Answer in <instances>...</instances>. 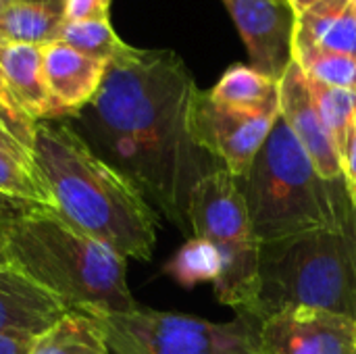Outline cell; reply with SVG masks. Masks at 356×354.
<instances>
[{
  "instance_id": "obj_1",
  "label": "cell",
  "mask_w": 356,
  "mask_h": 354,
  "mask_svg": "<svg viewBox=\"0 0 356 354\" xmlns=\"http://www.w3.org/2000/svg\"><path fill=\"white\" fill-rule=\"evenodd\" d=\"M196 92L192 73L175 52L127 46L108 63L90 104L108 163L181 232L190 230L188 207L196 184L223 169L190 134Z\"/></svg>"
},
{
  "instance_id": "obj_2",
  "label": "cell",
  "mask_w": 356,
  "mask_h": 354,
  "mask_svg": "<svg viewBox=\"0 0 356 354\" xmlns=\"http://www.w3.org/2000/svg\"><path fill=\"white\" fill-rule=\"evenodd\" d=\"M33 161L50 190L54 211L73 227L111 246L123 259L150 261L156 213L136 184L67 123L35 125Z\"/></svg>"
},
{
  "instance_id": "obj_3",
  "label": "cell",
  "mask_w": 356,
  "mask_h": 354,
  "mask_svg": "<svg viewBox=\"0 0 356 354\" xmlns=\"http://www.w3.org/2000/svg\"><path fill=\"white\" fill-rule=\"evenodd\" d=\"M10 263L69 311L83 315L138 309L125 280L127 265L111 246L73 227L50 207H29L0 223Z\"/></svg>"
},
{
  "instance_id": "obj_4",
  "label": "cell",
  "mask_w": 356,
  "mask_h": 354,
  "mask_svg": "<svg viewBox=\"0 0 356 354\" xmlns=\"http://www.w3.org/2000/svg\"><path fill=\"white\" fill-rule=\"evenodd\" d=\"M238 186L261 244L356 223V204L344 179L319 175L282 115Z\"/></svg>"
},
{
  "instance_id": "obj_5",
  "label": "cell",
  "mask_w": 356,
  "mask_h": 354,
  "mask_svg": "<svg viewBox=\"0 0 356 354\" xmlns=\"http://www.w3.org/2000/svg\"><path fill=\"white\" fill-rule=\"evenodd\" d=\"M294 309L356 319V223L261 244L257 325Z\"/></svg>"
},
{
  "instance_id": "obj_6",
  "label": "cell",
  "mask_w": 356,
  "mask_h": 354,
  "mask_svg": "<svg viewBox=\"0 0 356 354\" xmlns=\"http://www.w3.org/2000/svg\"><path fill=\"white\" fill-rule=\"evenodd\" d=\"M190 230L196 238L211 242L221 259V273L215 282L217 300L250 315L259 296V252L248 207L238 179L217 169L202 177L188 207Z\"/></svg>"
},
{
  "instance_id": "obj_7",
  "label": "cell",
  "mask_w": 356,
  "mask_h": 354,
  "mask_svg": "<svg viewBox=\"0 0 356 354\" xmlns=\"http://www.w3.org/2000/svg\"><path fill=\"white\" fill-rule=\"evenodd\" d=\"M92 319L113 354H261L259 325L244 315L229 323H213L179 313L136 309Z\"/></svg>"
},
{
  "instance_id": "obj_8",
  "label": "cell",
  "mask_w": 356,
  "mask_h": 354,
  "mask_svg": "<svg viewBox=\"0 0 356 354\" xmlns=\"http://www.w3.org/2000/svg\"><path fill=\"white\" fill-rule=\"evenodd\" d=\"M275 113H242L227 108L211 98L209 92L198 90L190 111V134L198 148L213 156L236 179H244L267 142Z\"/></svg>"
},
{
  "instance_id": "obj_9",
  "label": "cell",
  "mask_w": 356,
  "mask_h": 354,
  "mask_svg": "<svg viewBox=\"0 0 356 354\" xmlns=\"http://www.w3.org/2000/svg\"><path fill=\"white\" fill-rule=\"evenodd\" d=\"M246 44L250 67L282 79L294 61L296 8L292 0H223Z\"/></svg>"
},
{
  "instance_id": "obj_10",
  "label": "cell",
  "mask_w": 356,
  "mask_h": 354,
  "mask_svg": "<svg viewBox=\"0 0 356 354\" xmlns=\"http://www.w3.org/2000/svg\"><path fill=\"white\" fill-rule=\"evenodd\" d=\"M261 354H356L355 319L294 309L259 323Z\"/></svg>"
},
{
  "instance_id": "obj_11",
  "label": "cell",
  "mask_w": 356,
  "mask_h": 354,
  "mask_svg": "<svg viewBox=\"0 0 356 354\" xmlns=\"http://www.w3.org/2000/svg\"><path fill=\"white\" fill-rule=\"evenodd\" d=\"M280 115L311 156L319 175L330 182L344 179L338 146L319 117L307 75L294 61L280 79Z\"/></svg>"
},
{
  "instance_id": "obj_12",
  "label": "cell",
  "mask_w": 356,
  "mask_h": 354,
  "mask_svg": "<svg viewBox=\"0 0 356 354\" xmlns=\"http://www.w3.org/2000/svg\"><path fill=\"white\" fill-rule=\"evenodd\" d=\"M42 67L58 119L79 115L96 98L108 63L86 56L65 42L42 46Z\"/></svg>"
},
{
  "instance_id": "obj_13",
  "label": "cell",
  "mask_w": 356,
  "mask_h": 354,
  "mask_svg": "<svg viewBox=\"0 0 356 354\" xmlns=\"http://www.w3.org/2000/svg\"><path fill=\"white\" fill-rule=\"evenodd\" d=\"M69 309L19 269H0V334L35 338Z\"/></svg>"
},
{
  "instance_id": "obj_14",
  "label": "cell",
  "mask_w": 356,
  "mask_h": 354,
  "mask_svg": "<svg viewBox=\"0 0 356 354\" xmlns=\"http://www.w3.org/2000/svg\"><path fill=\"white\" fill-rule=\"evenodd\" d=\"M2 69L6 88L25 117H29L35 123L58 119V111L54 106L52 94L44 77L42 46L4 44Z\"/></svg>"
},
{
  "instance_id": "obj_15",
  "label": "cell",
  "mask_w": 356,
  "mask_h": 354,
  "mask_svg": "<svg viewBox=\"0 0 356 354\" xmlns=\"http://www.w3.org/2000/svg\"><path fill=\"white\" fill-rule=\"evenodd\" d=\"M325 48L356 56V0H317L296 13L294 50Z\"/></svg>"
},
{
  "instance_id": "obj_16",
  "label": "cell",
  "mask_w": 356,
  "mask_h": 354,
  "mask_svg": "<svg viewBox=\"0 0 356 354\" xmlns=\"http://www.w3.org/2000/svg\"><path fill=\"white\" fill-rule=\"evenodd\" d=\"M209 94L215 102L242 113L280 111V79L246 65L229 67Z\"/></svg>"
},
{
  "instance_id": "obj_17",
  "label": "cell",
  "mask_w": 356,
  "mask_h": 354,
  "mask_svg": "<svg viewBox=\"0 0 356 354\" xmlns=\"http://www.w3.org/2000/svg\"><path fill=\"white\" fill-rule=\"evenodd\" d=\"M65 23V4L8 2L0 13V40L4 44L46 46L58 40Z\"/></svg>"
},
{
  "instance_id": "obj_18",
  "label": "cell",
  "mask_w": 356,
  "mask_h": 354,
  "mask_svg": "<svg viewBox=\"0 0 356 354\" xmlns=\"http://www.w3.org/2000/svg\"><path fill=\"white\" fill-rule=\"evenodd\" d=\"M29 354H113V351L92 317L69 311L33 338Z\"/></svg>"
},
{
  "instance_id": "obj_19",
  "label": "cell",
  "mask_w": 356,
  "mask_h": 354,
  "mask_svg": "<svg viewBox=\"0 0 356 354\" xmlns=\"http://www.w3.org/2000/svg\"><path fill=\"white\" fill-rule=\"evenodd\" d=\"M165 273L184 288H194L200 282L215 284L221 273V259L211 242L194 236L165 265Z\"/></svg>"
},
{
  "instance_id": "obj_20",
  "label": "cell",
  "mask_w": 356,
  "mask_h": 354,
  "mask_svg": "<svg viewBox=\"0 0 356 354\" xmlns=\"http://www.w3.org/2000/svg\"><path fill=\"white\" fill-rule=\"evenodd\" d=\"M307 81H309L313 102L319 111V117L325 123L332 140L336 142L338 152H342V148L348 140V134L355 125L356 92L325 86V83L309 79V77H307Z\"/></svg>"
},
{
  "instance_id": "obj_21",
  "label": "cell",
  "mask_w": 356,
  "mask_h": 354,
  "mask_svg": "<svg viewBox=\"0 0 356 354\" xmlns=\"http://www.w3.org/2000/svg\"><path fill=\"white\" fill-rule=\"evenodd\" d=\"M58 42H65L73 50L111 63L117 54H121L129 44H125L115 29L111 27V21H65L58 33Z\"/></svg>"
},
{
  "instance_id": "obj_22",
  "label": "cell",
  "mask_w": 356,
  "mask_h": 354,
  "mask_svg": "<svg viewBox=\"0 0 356 354\" xmlns=\"http://www.w3.org/2000/svg\"><path fill=\"white\" fill-rule=\"evenodd\" d=\"M0 194L23 200L29 207H50L52 196L35 165H29L0 148Z\"/></svg>"
},
{
  "instance_id": "obj_23",
  "label": "cell",
  "mask_w": 356,
  "mask_h": 354,
  "mask_svg": "<svg viewBox=\"0 0 356 354\" xmlns=\"http://www.w3.org/2000/svg\"><path fill=\"white\" fill-rule=\"evenodd\" d=\"M294 63L309 79L356 92V56L325 48H300L294 50Z\"/></svg>"
},
{
  "instance_id": "obj_24",
  "label": "cell",
  "mask_w": 356,
  "mask_h": 354,
  "mask_svg": "<svg viewBox=\"0 0 356 354\" xmlns=\"http://www.w3.org/2000/svg\"><path fill=\"white\" fill-rule=\"evenodd\" d=\"M35 125L38 123L17 119L8 115L4 108H0V148L29 165H35L33 161Z\"/></svg>"
},
{
  "instance_id": "obj_25",
  "label": "cell",
  "mask_w": 356,
  "mask_h": 354,
  "mask_svg": "<svg viewBox=\"0 0 356 354\" xmlns=\"http://www.w3.org/2000/svg\"><path fill=\"white\" fill-rule=\"evenodd\" d=\"M111 0H65V21H108Z\"/></svg>"
},
{
  "instance_id": "obj_26",
  "label": "cell",
  "mask_w": 356,
  "mask_h": 354,
  "mask_svg": "<svg viewBox=\"0 0 356 354\" xmlns=\"http://www.w3.org/2000/svg\"><path fill=\"white\" fill-rule=\"evenodd\" d=\"M340 165H342V177H344V184L353 196L356 204V119L350 134H348V140L340 152Z\"/></svg>"
},
{
  "instance_id": "obj_27",
  "label": "cell",
  "mask_w": 356,
  "mask_h": 354,
  "mask_svg": "<svg viewBox=\"0 0 356 354\" xmlns=\"http://www.w3.org/2000/svg\"><path fill=\"white\" fill-rule=\"evenodd\" d=\"M33 338L29 336H15V334H0V354H29Z\"/></svg>"
},
{
  "instance_id": "obj_28",
  "label": "cell",
  "mask_w": 356,
  "mask_h": 354,
  "mask_svg": "<svg viewBox=\"0 0 356 354\" xmlns=\"http://www.w3.org/2000/svg\"><path fill=\"white\" fill-rule=\"evenodd\" d=\"M2 46H4V42L0 40V108H4L8 115H13V117H17V119L31 121L29 117H25V115L19 111V106L15 104V100H13V96H10V92H8V88H6L4 69H2ZM31 123H35V121H31Z\"/></svg>"
},
{
  "instance_id": "obj_29",
  "label": "cell",
  "mask_w": 356,
  "mask_h": 354,
  "mask_svg": "<svg viewBox=\"0 0 356 354\" xmlns=\"http://www.w3.org/2000/svg\"><path fill=\"white\" fill-rule=\"evenodd\" d=\"M6 267H13V263H10V255H8L6 240H4L2 230H0V269H6Z\"/></svg>"
},
{
  "instance_id": "obj_30",
  "label": "cell",
  "mask_w": 356,
  "mask_h": 354,
  "mask_svg": "<svg viewBox=\"0 0 356 354\" xmlns=\"http://www.w3.org/2000/svg\"><path fill=\"white\" fill-rule=\"evenodd\" d=\"M313 2H317V0H292V4H294L296 13H298V10H302V8H307V6H311Z\"/></svg>"
},
{
  "instance_id": "obj_31",
  "label": "cell",
  "mask_w": 356,
  "mask_h": 354,
  "mask_svg": "<svg viewBox=\"0 0 356 354\" xmlns=\"http://www.w3.org/2000/svg\"><path fill=\"white\" fill-rule=\"evenodd\" d=\"M38 2H48V4H65V0H38Z\"/></svg>"
},
{
  "instance_id": "obj_32",
  "label": "cell",
  "mask_w": 356,
  "mask_h": 354,
  "mask_svg": "<svg viewBox=\"0 0 356 354\" xmlns=\"http://www.w3.org/2000/svg\"><path fill=\"white\" fill-rule=\"evenodd\" d=\"M6 4H8V2H6V0H0V13H2V10H4V6H6Z\"/></svg>"
},
{
  "instance_id": "obj_33",
  "label": "cell",
  "mask_w": 356,
  "mask_h": 354,
  "mask_svg": "<svg viewBox=\"0 0 356 354\" xmlns=\"http://www.w3.org/2000/svg\"><path fill=\"white\" fill-rule=\"evenodd\" d=\"M6 2H29V0H6Z\"/></svg>"
},
{
  "instance_id": "obj_34",
  "label": "cell",
  "mask_w": 356,
  "mask_h": 354,
  "mask_svg": "<svg viewBox=\"0 0 356 354\" xmlns=\"http://www.w3.org/2000/svg\"><path fill=\"white\" fill-rule=\"evenodd\" d=\"M355 323H356V319H355Z\"/></svg>"
}]
</instances>
